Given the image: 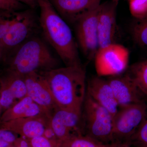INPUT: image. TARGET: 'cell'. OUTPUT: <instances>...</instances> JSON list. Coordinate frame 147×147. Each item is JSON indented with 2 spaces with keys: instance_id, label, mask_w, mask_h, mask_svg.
<instances>
[{
  "instance_id": "cell-13",
  "label": "cell",
  "mask_w": 147,
  "mask_h": 147,
  "mask_svg": "<svg viewBox=\"0 0 147 147\" xmlns=\"http://www.w3.org/2000/svg\"><path fill=\"white\" fill-rule=\"evenodd\" d=\"M118 4L113 0L100 4L97 25L99 48L114 43Z\"/></svg>"
},
{
  "instance_id": "cell-30",
  "label": "cell",
  "mask_w": 147,
  "mask_h": 147,
  "mask_svg": "<svg viewBox=\"0 0 147 147\" xmlns=\"http://www.w3.org/2000/svg\"><path fill=\"white\" fill-rule=\"evenodd\" d=\"M3 113L2 108L1 106V103H0V116Z\"/></svg>"
},
{
  "instance_id": "cell-31",
  "label": "cell",
  "mask_w": 147,
  "mask_h": 147,
  "mask_svg": "<svg viewBox=\"0 0 147 147\" xmlns=\"http://www.w3.org/2000/svg\"><path fill=\"white\" fill-rule=\"evenodd\" d=\"M113 1H115L117 2H118L119 1H120V0H113Z\"/></svg>"
},
{
  "instance_id": "cell-4",
  "label": "cell",
  "mask_w": 147,
  "mask_h": 147,
  "mask_svg": "<svg viewBox=\"0 0 147 147\" xmlns=\"http://www.w3.org/2000/svg\"><path fill=\"white\" fill-rule=\"evenodd\" d=\"M83 105L86 129L85 135L104 144L114 143L112 114L87 93Z\"/></svg>"
},
{
  "instance_id": "cell-14",
  "label": "cell",
  "mask_w": 147,
  "mask_h": 147,
  "mask_svg": "<svg viewBox=\"0 0 147 147\" xmlns=\"http://www.w3.org/2000/svg\"><path fill=\"white\" fill-rule=\"evenodd\" d=\"M50 119L37 117L16 119L0 122V128L10 130L26 139L42 136L49 125Z\"/></svg>"
},
{
  "instance_id": "cell-5",
  "label": "cell",
  "mask_w": 147,
  "mask_h": 147,
  "mask_svg": "<svg viewBox=\"0 0 147 147\" xmlns=\"http://www.w3.org/2000/svg\"><path fill=\"white\" fill-rule=\"evenodd\" d=\"M147 101L119 108L113 117L114 143L128 144L142 125L146 115Z\"/></svg>"
},
{
  "instance_id": "cell-1",
  "label": "cell",
  "mask_w": 147,
  "mask_h": 147,
  "mask_svg": "<svg viewBox=\"0 0 147 147\" xmlns=\"http://www.w3.org/2000/svg\"><path fill=\"white\" fill-rule=\"evenodd\" d=\"M40 72L48 82L58 108L82 112L86 93V71L82 65Z\"/></svg>"
},
{
  "instance_id": "cell-8",
  "label": "cell",
  "mask_w": 147,
  "mask_h": 147,
  "mask_svg": "<svg viewBox=\"0 0 147 147\" xmlns=\"http://www.w3.org/2000/svg\"><path fill=\"white\" fill-rule=\"evenodd\" d=\"M36 27V19L32 11H19L1 41L3 51L15 49L21 45L31 37Z\"/></svg>"
},
{
  "instance_id": "cell-10",
  "label": "cell",
  "mask_w": 147,
  "mask_h": 147,
  "mask_svg": "<svg viewBox=\"0 0 147 147\" xmlns=\"http://www.w3.org/2000/svg\"><path fill=\"white\" fill-rule=\"evenodd\" d=\"M107 81L112 88L119 108L146 100V98L127 73L110 76Z\"/></svg>"
},
{
  "instance_id": "cell-32",
  "label": "cell",
  "mask_w": 147,
  "mask_h": 147,
  "mask_svg": "<svg viewBox=\"0 0 147 147\" xmlns=\"http://www.w3.org/2000/svg\"><path fill=\"white\" fill-rule=\"evenodd\" d=\"M8 147H14V146H13V145H10V146H8Z\"/></svg>"
},
{
  "instance_id": "cell-29",
  "label": "cell",
  "mask_w": 147,
  "mask_h": 147,
  "mask_svg": "<svg viewBox=\"0 0 147 147\" xmlns=\"http://www.w3.org/2000/svg\"><path fill=\"white\" fill-rule=\"evenodd\" d=\"M4 52L3 49V47L2 45L1 42V40H0V57L2 56L3 52Z\"/></svg>"
},
{
  "instance_id": "cell-25",
  "label": "cell",
  "mask_w": 147,
  "mask_h": 147,
  "mask_svg": "<svg viewBox=\"0 0 147 147\" xmlns=\"http://www.w3.org/2000/svg\"><path fill=\"white\" fill-rule=\"evenodd\" d=\"M13 145L14 147H32L28 139L21 137H18Z\"/></svg>"
},
{
  "instance_id": "cell-15",
  "label": "cell",
  "mask_w": 147,
  "mask_h": 147,
  "mask_svg": "<svg viewBox=\"0 0 147 147\" xmlns=\"http://www.w3.org/2000/svg\"><path fill=\"white\" fill-rule=\"evenodd\" d=\"M102 0H50L54 8L65 21L76 24L91 11L99 6Z\"/></svg>"
},
{
  "instance_id": "cell-17",
  "label": "cell",
  "mask_w": 147,
  "mask_h": 147,
  "mask_svg": "<svg viewBox=\"0 0 147 147\" xmlns=\"http://www.w3.org/2000/svg\"><path fill=\"white\" fill-rule=\"evenodd\" d=\"M37 117L51 118V116L43 108L26 96L3 112L0 116V122Z\"/></svg>"
},
{
  "instance_id": "cell-20",
  "label": "cell",
  "mask_w": 147,
  "mask_h": 147,
  "mask_svg": "<svg viewBox=\"0 0 147 147\" xmlns=\"http://www.w3.org/2000/svg\"><path fill=\"white\" fill-rule=\"evenodd\" d=\"M129 10L138 21L147 18V0H129Z\"/></svg>"
},
{
  "instance_id": "cell-24",
  "label": "cell",
  "mask_w": 147,
  "mask_h": 147,
  "mask_svg": "<svg viewBox=\"0 0 147 147\" xmlns=\"http://www.w3.org/2000/svg\"><path fill=\"white\" fill-rule=\"evenodd\" d=\"M28 140L32 147H59V142H52L43 135Z\"/></svg>"
},
{
  "instance_id": "cell-12",
  "label": "cell",
  "mask_w": 147,
  "mask_h": 147,
  "mask_svg": "<svg viewBox=\"0 0 147 147\" xmlns=\"http://www.w3.org/2000/svg\"><path fill=\"white\" fill-rule=\"evenodd\" d=\"M27 96L24 76L9 70L0 79V103L6 110Z\"/></svg>"
},
{
  "instance_id": "cell-2",
  "label": "cell",
  "mask_w": 147,
  "mask_h": 147,
  "mask_svg": "<svg viewBox=\"0 0 147 147\" xmlns=\"http://www.w3.org/2000/svg\"><path fill=\"white\" fill-rule=\"evenodd\" d=\"M39 23L46 40L55 49L65 66L82 65L72 32L50 0H37Z\"/></svg>"
},
{
  "instance_id": "cell-11",
  "label": "cell",
  "mask_w": 147,
  "mask_h": 147,
  "mask_svg": "<svg viewBox=\"0 0 147 147\" xmlns=\"http://www.w3.org/2000/svg\"><path fill=\"white\" fill-rule=\"evenodd\" d=\"M82 112L57 108L50 119L49 125L59 142L72 134H82L80 129Z\"/></svg>"
},
{
  "instance_id": "cell-18",
  "label": "cell",
  "mask_w": 147,
  "mask_h": 147,
  "mask_svg": "<svg viewBox=\"0 0 147 147\" xmlns=\"http://www.w3.org/2000/svg\"><path fill=\"white\" fill-rule=\"evenodd\" d=\"M127 73L143 95L147 98V59L131 65Z\"/></svg>"
},
{
  "instance_id": "cell-21",
  "label": "cell",
  "mask_w": 147,
  "mask_h": 147,
  "mask_svg": "<svg viewBox=\"0 0 147 147\" xmlns=\"http://www.w3.org/2000/svg\"><path fill=\"white\" fill-rule=\"evenodd\" d=\"M135 41L140 45L147 47V18L138 21L132 30Z\"/></svg>"
},
{
  "instance_id": "cell-26",
  "label": "cell",
  "mask_w": 147,
  "mask_h": 147,
  "mask_svg": "<svg viewBox=\"0 0 147 147\" xmlns=\"http://www.w3.org/2000/svg\"><path fill=\"white\" fill-rule=\"evenodd\" d=\"M15 1L21 3L23 4L29 6L32 9H34L38 6L37 0H13Z\"/></svg>"
},
{
  "instance_id": "cell-22",
  "label": "cell",
  "mask_w": 147,
  "mask_h": 147,
  "mask_svg": "<svg viewBox=\"0 0 147 147\" xmlns=\"http://www.w3.org/2000/svg\"><path fill=\"white\" fill-rule=\"evenodd\" d=\"M129 144L134 147H142L147 145V109L144 120L131 138Z\"/></svg>"
},
{
  "instance_id": "cell-3",
  "label": "cell",
  "mask_w": 147,
  "mask_h": 147,
  "mask_svg": "<svg viewBox=\"0 0 147 147\" xmlns=\"http://www.w3.org/2000/svg\"><path fill=\"white\" fill-rule=\"evenodd\" d=\"M14 50L9 70L25 76L57 68V61L39 38L31 37Z\"/></svg>"
},
{
  "instance_id": "cell-6",
  "label": "cell",
  "mask_w": 147,
  "mask_h": 147,
  "mask_svg": "<svg viewBox=\"0 0 147 147\" xmlns=\"http://www.w3.org/2000/svg\"><path fill=\"white\" fill-rule=\"evenodd\" d=\"M129 56V51L126 47L115 42L99 48L94 58L98 76H112L122 74L127 68Z\"/></svg>"
},
{
  "instance_id": "cell-16",
  "label": "cell",
  "mask_w": 147,
  "mask_h": 147,
  "mask_svg": "<svg viewBox=\"0 0 147 147\" xmlns=\"http://www.w3.org/2000/svg\"><path fill=\"white\" fill-rule=\"evenodd\" d=\"M86 93L99 105L108 110L113 117L117 112L118 104L107 80L98 76L92 77L88 82Z\"/></svg>"
},
{
  "instance_id": "cell-23",
  "label": "cell",
  "mask_w": 147,
  "mask_h": 147,
  "mask_svg": "<svg viewBox=\"0 0 147 147\" xmlns=\"http://www.w3.org/2000/svg\"><path fill=\"white\" fill-rule=\"evenodd\" d=\"M25 5L13 0H0V13L20 11Z\"/></svg>"
},
{
  "instance_id": "cell-33",
  "label": "cell",
  "mask_w": 147,
  "mask_h": 147,
  "mask_svg": "<svg viewBox=\"0 0 147 147\" xmlns=\"http://www.w3.org/2000/svg\"><path fill=\"white\" fill-rule=\"evenodd\" d=\"M142 147H147V145H146V146H143Z\"/></svg>"
},
{
  "instance_id": "cell-19",
  "label": "cell",
  "mask_w": 147,
  "mask_h": 147,
  "mask_svg": "<svg viewBox=\"0 0 147 147\" xmlns=\"http://www.w3.org/2000/svg\"><path fill=\"white\" fill-rule=\"evenodd\" d=\"M105 145L83 134H72L59 142V147H103Z\"/></svg>"
},
{
  "instance_id": "cell-7",
  "label": "cell",
  "mask_w": 147,
  "mask_h": 147,
  "mask_svg": "<svg viewBox=\"0 0 147 147\" xmlns=\"http://www.w3.org/2000/svg\"><path fill=\"white\" fill-rule=\"evenodd\" d=\"M100 5L82 16L76 23L79 46L86 57L90 60L94 59L99 49L97 25Z\"/></svg>"
},
{
  "instance_id": "cell-9",
  "label": "cell",
  "mask_w": 147,
  "mask_h": 147,
  "mask_svg": "<svg viewBox=\"0 0 147 147\" xmlns=\"http://www.w3.org/2000/svg\"><path fill=\"white\" fill-rule=\"evenodd\" d=\"M27 96L52 116L58 108L50 86L40 71H34L24 76Z\"/></svg>"
},
{
  "instance_id": "cell-28",
  "label": "cell",
  "mask_w": 147,
  "mask_h": 147,
  "mask_svg": "<svg viewBox=\"0 0 147 147\" xmlns=\"http://www.w3.org/2000/svg\"><path fill=\"white\" fill-rule=\"evenodd\" d=\"M118 144V143H112V144L105 145V146L103 147H115Z\"/></svg>"
},
{
  "instance_id": "cell-27",
  "label": "cell",
  "mask_w": 147,
  "mask_h": 147,
  "mask_svg": "<svg viewBox=\"0 0 147 147\" xmlns=\"http://www.w3.org/2000/svg\"><path fill=\"white\" fill-rule=\"evenodd\" d=\"M115 147H131L128 144H118Z\"/></svg>"
}]
</instances>
